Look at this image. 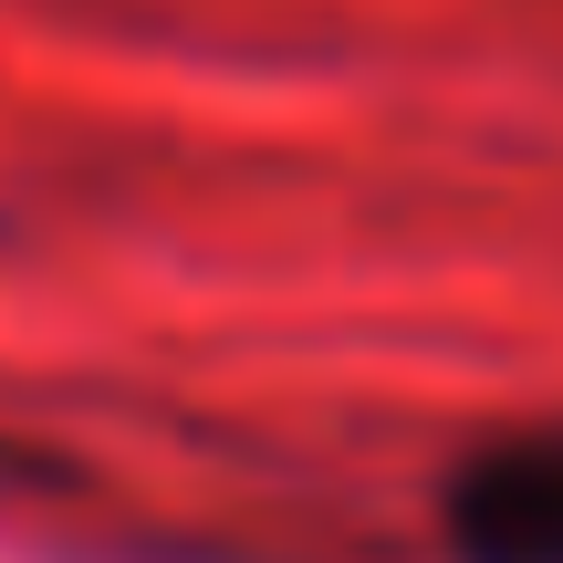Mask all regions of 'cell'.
I'll list each match as a JSON object with an SVG mask.
<instances>
[{
	"label": "cell",
	"instance_id": "obj_1",
	"mask_svg": "<svg viewBox=\"0 0 563 563\" xmlns=\"http://www.w3.org/2000/svg\"><path fill=\"white\" fill-rule=\"evenodd\" d=\"M439 522L460 563H563V428H511L470 449Z\"/></svg>",
	"mask_w": 563,
	"mask_h": 563
}]
</instances>
